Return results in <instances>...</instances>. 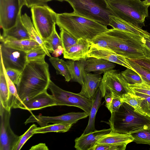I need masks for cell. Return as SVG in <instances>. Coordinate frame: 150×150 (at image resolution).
Masks as SVG:
<instances>
[{
  "mask_svg": "<svg viewBox=\"0 0 150 150\" xmlns=\"http://www.w3.org/2000/svg\"><path fill=\"white\" fill-rule=\"evenodd\" d=\"M142 38L137 35L113 28L97 35L91 41L92 45L136 60L146 58Z\"/></svg>",
  "mask_w": 150,
  "mask_h": 150,
  "instance_id": "obj_1",
  "label": "cell"
},
{
  "mask_svg": "<svg viewBox=\"0 0 150 150\" xmlns=\"http://www.w3.org/2000/svg\"><path fill=\"white\" fill-rule=\"evenodd\" d=\"M50 80L49 65L45 60L27 61L17 85L18 98L13 108L47 90Z\"/></svg>",
  "mask_w": 150,
  "mask_h": 150,
  "instance_id": "obj_2",
  "label": "cell"
},
{
  "mask_svg": "<svg viewBox=\"0 0 150 150\" xmlns=\"http://www.w3.org/2000/svg\"><path fill=\"white\" fill-rule=\"evenodd\" d=\"M56 24L78 40L83 38L91 41L108 30L107 26L73 12L57 13Z\"/></svg>",
  "mask_w": 150,
  "mask_h": 150,
  "instance_id": "obj_3",
  "label": "cell"
},
{
  "mask_svg": "<svg viewBox=\"0 0 150 150\" xmlns=\"http://www.w3.org/2000/svg\"><path fill=\"white\" fill-rule=\"evenodd\" d=\"M111 130L122 134H130L150 127V117L136 111L123 102L118 110L111 113L109 120Z\"/></svg>",
  "mask_w": 150,
  "mask_h": 150,
  "instance_id": "obj_4",
  "label": "cell"
},
{
  "mask_svg": "<svg viewBox=\"0 0 150 150\" xmlns=\"http://www.w3.org/2000/svg\"><path fill=\"white\" fill-rule=\"evenodd\" d=\"M68 2L78 15L107 26L110 16H115L106 0H63Z\"/></svg>",
  "mask_w": 150,
  "mask_h": 150,
  "instance_id": "obj_5",
  "label": "cell"
},
{
  "mask_svg": "<svg viewBox=\"0 0 150 150\" xmlns=\"http://www.w3.org/2000/svg\"><path fill=\"white\" fill-rule=\"evenodd\" d=\"M116 16L142 28L148 16V7L140 0H109L107 1Z\"/></svg>",
  "mask_w": 150,
  "mask_h": 150,
  "instance_id": "obj_6",
  "label": "cell"
},
{
  "mask_svg": "<svg viewBox=\"0 0 150 150\" xmlns=\"http://www.w3.org/2000/svg\"><path fill=\"white\" fill-rule=\"evenodd\" d=\"M31 11L33 26L44 42L53 33L57 13L47 5L33 6Z\"/></svg>",
  "mask_w": 150,
  "mask_h": 150,
  "instance_id": "obj_7",
  "label": "cell"
},
{
  "mask_svg": "<svg viewBox=\"0 0 150 150\" xmlns=\"http://www.w3.org/2000/svg\"><path fill=\"white\" fill-rule=\"evenodd\" d=\"M48 88L50 90L57 102V105L77 107L89 115L92 105V99L86 98L79 93H74L63 90L51 80Z\"/></svg>",
  "mask_w": 150,
  "mask_h": 150,
  "instance_id": "obj_8",
  "label": "cell"
},
{
  "mask_svg": "<svg viewBox=\"0 0 150 150\" xmlns=\"http://www.w3.org/2000/svg\"><path fill=\"white\" fill-rule=\"evenodd\" d=\"M99 88L103 97L107 93L121 98L124 95L133 92L121 72L114 69L103 74Z\"/></svg>",
  "mask_w": 150,
  "mask_h": 150,
  "instance_id": "obj_9",
  "label": "cell"
},
{
  "mask_svg": "<svg viewBox=\"0 0 150 150\" xmlns=\"http://www.w3.org/2000/svg\"><path fill=\"white\" fill-rule=\"evenodd\" d=\"M11 110L5 109L0 104V150H13L19 137L11 127Z\"/></svg>",
  "mask_w": 150,
  "mask_h": 150,
  "instance_id": "obj_10",
  "label": "cell"
},
{
  "mask_svg": "<svg viewBox=\"0 0 150 150\" xmlns=\"http://www.w3.org/2000/svg\"><path fill=\"white\" fill-rule=\"evenodd\" d=\"M0 54L5 69L12 68L22 72L27 62L26 52L5 46L1 43Z\"/></svg>",
  "mask_w": 150,
  "mask_h": 150,
  "instance_id": "obj_11",
  "label": "cell"
},
{
  "mask_svg": "<svg viewBox=\"0 0 150 150\" xmlns=\"http://www.w3.org/2000/svg\"><path fill=\"white\" fill-rule=\"evenodd\" d=\"M21 10L19 0H0V25L3 31L15 25Z\"/></svg>",
  "mask_w": 150,
  "mask_h": 150,
  "instance_id": "obj_12",
  "label": "cell"
},
{
  "mask_svg": "<svg viewBox=\"0 0 150 150\" xmlns=\"http://www.w3.org/2000/svg\"><path fill=\"white\" fill-rule=\"evenodd\" d=\"M55 105H57V102L53 96L49 94L46 90L22 102L18 105L16 108L31 111Z\"/></svg>",
  "mask_w": 150,
  "mask_h": 150,
  "instance_id": "obj_13",
  "label": "cell"
},
{
  "mask_svg": "<svg viewBox=\"0 0 150 150\" xmlns=\"http://www.w3.org/2000/svg\"><path fill=\"white\" fill-rule=\"evenodd\" d=\"M89 115L85 112H71L54 117L35 115L34 120L35 122L38 123L41 127H42L50 123H66L73 124L79 120L86 118Z\"/></svg>",
  "mask_w": 150,
  "mask_h": 150,
  "instance_id": "obj_14",
  "label": "cell"
},
{
  "mask_svg": "<svg viewBox=\"0 0 150 150\" xmlns=\"http://www.w3.org/2000/svg\"><path fill=\"white\" fill-rule=\"evenodd\" d=\"M87 57L103 59L134 70L128 63L126 58L111 50L92 44Z\"/></svg>",
  "mask_w": 150,
  "mask_h": 150,
  "instance_id": "obj_15",
  "label": "cell"
},
{
  "mask_svg": "<svg viewBox=\"0 0 150 150\" xmlns=\"http://www.w3.org/2000/svg\"><path fill=\"white\" fill-rule=\"evenodd\" d=\"M108 129L95 131L85 134H82L75 140L74 147L77 150H91L103 136L111 131Z\"/></svg>",
  "mask_w": 150,
  "mask_h": 150,
  "instance_id": "obj_16",
  "label": "cell"
},
{
  "mask_svg": "<svg viewBox=\"0 0 150 150\" xmlns=\"http://www.w3.org/2000/svg\"><path fill=\"white\" fill-rule=\"evenodd\" d=\"M91 45L90 40L80 38L76 44L64 51V57L75 61L87 59V54Z\"/></svg>",
  "mask_w": 150,
  "mask_h": 150,
  "instance_id": "obj_17",
  "label": "cell"
},
{
  "mask_svg": "<svg viewBox=\"0 0 150 150\" xmlns=\"http://www.w3.org/2000/svg\"><path fill=\"white\" fill-rule=\"evenodd\" d=\"M102 77L100 74L86 72L85 79L79 93L86 98L92 99L99 87Z\"/></svg>",
  "mask_w": 150,
  "mask_h": 150,
  "instance_id": "obj_18",
  "label": "cell"
},
{
  "mask_svg": "<svg viewBox=\"0 0 150 150\" xmlns=\"http://www.w3.org/2000/svg\"><path fill=\"white\" fill-rule=\"evenodd\" d=\"M109 25L113 28L132 33L142 37L147 38L150 33L133 24L127 22L115 16H110Z\"/></svg>",
  "mask_w": 150,
  "mask_h": 150,
  "instance_id": "obj_19",
  "label": "cell"
},
{
  "mask_svg": "<svg viewBox=\"0 0 150 150\" xmlns=\"http://www.w3.org/2000/svg\"><path fill=\"white\" fill-rule=\"evenodd\" d=\"M87 59L76 61L69 59L66 61L71 75V81L81 86L85 79Z\"/></svg>",
  "mask_w": 150,
  "mask_h": 150,
  "instance_id": "obj_20",
  "label": "cell"
},
{
  "mask_svg": "<svg viewBox=\"0 0 150 150\" xmlns=\"http://www.w3.org/2000/svg\"><path fill=\"white\" fill-rule=\"evenodd\" d=\"M133 139L129 134L120 133L111 130L109 133L101 137L96 144L116 146L128 144L133 142Z\"/></svg>",
  "mask_w": 150,
  "mask_h": 150,
  "instance_id": "obj_21",
  "label": "cell"
},
{
  "mask_svg": "<svg viewBox=\"0 0 150 150\" xmlns=\"http://www.w3.org/2000/svg\"><path fill=\"white\" fill-rule=\"evenodd\" d=\"M115 64L102 59L88 57L86 59L85 71L100 74H104L108 71L113 69L116 66Z\"/></svg>",
  "mask_w": 150,
  "mask_h": 150,
  "instance_id": "obj_22",
  "label": "cell"
},
{
  "mask_svg": "<svg viewBox=\"0 0 150 150\" xmlns=\"http://www.w3.org/2000/svg\"><path fill=\"white\" fill-rule=\"evenodd\" d=\"M0 41L6 47L26 52L40 46L37 42L31 39L18 40L0 36Z\"/></svg>",
  "mask_w": 150,
  "mask_h": 150,
  "instance_id": "obj_23",
  "label": "cell"
},
{
  "mask_svg": "<svg viewBox=\"0 0 150 150\" xmlns=\"http://www.w3.org/2000/svg\"><path fill=\"white\" fill-rule=\"evenodd\" d=\"M21 11L20 10L17 18L16 24L13 27L7 30L3 31L1 36L3 38H8L18 40L31 39L26 28L23 24L21 19Z\"/></svg>",
  "mask_w": 150,
  "mask_h": 150,
  "instance_id": "obj_24",
  "label": "cell"
},
{
  "mask_svg": "<svg viewBox=\"0 0 150 150\" xmlns=\"http://www.w3.org/2000/svg\"><path fill=\"white\" fill-rule=\"evenodd\" d=\"M103 96L99 88L92 99L93 104L90 114L88 125L82 134H85L96 130L95 120L98 110L100 106Z\"/></svg>",
  "mask_w": 150,
  "mask_h": 150,
  "instance_id": "obj_25",
  "label": "cell"
},
{
  "mask_svg": "<svg viewBox=\"0 0 150 150\" xmlns=\"http://www.w3.org/2000/svg\"><path fill=\"white\" fill-rule=\"evenodd\" d=\"M9 91L2 58L0 61V104L6 109L10 111L9 106Z\"/></svg>",
  "mask_w": 150,
  "mask_h": 150,
  "instance_id": "obj_26",
  "label": "cell"
},
{
  "mask_svg": "<svg viewBox=\"0 0 150 150\" xmlns=\"http://www.w3.org/2000/svg\"><path fill=\"white\" fill-rule=\"evenodd\" d=\"M21 19L31 39L38 42L45 52L47 55L49 57H51L45 46L43 40L40 36L35 29L30 17L25 13L21 15Z\"/></svg>",
  "mask_w": 150,
  "mask_h": 150,
  "instance_id": "obj_27",
  "label": "cell"
},
{
  "mask_svg": "<svg viewBox=\"0 0 150 150\" xmlns=\"http://www.w3.org/2000/svg\"><path fill=\"white\" fill-rule=\"evenodd\" d=\"M73 124L66 123H53L40 127L34 130L35 134L48 132H64L68 131Z\"/></svg>",
  "mask_w": 150,
  "mask_h": 150,
  "instance_id": "obj_28",
  "label": "cell"
},
{
  "mask_svg": "<svg viewBox=\"0 0 150 150\" xmlns=\"http://www.w3.org/2000/svg\"><path fill=\"white\" fill-rule=\"evenodd\" d=\"M49 60L56 70L57 74H60L69 82L71 80V75L66 62L58 57H50Z\"/></svg>",
  "mask_w": 150,
  "mask_h": 150,
  "instance_id": "obj_29",
  "label": "cell"
},
{
  "mask_svg": "<svg viewBox=\"0 0 150 150\" xmlns=\"http://www.w3.org/2000/svg\"><path fill=\"white\" fill-rule=\"evenodd\" d=\"M121 99L123 102H125L133 107L137 112L146 115L140 106L141 99L140 97L135 95L132 92L124 95Z\"/></svg>",
  "mask_w": 150,
  "mask_h": 150,
  "instance_id": "obj_30",
  "label": "cell"
},
{
  "mask_svg": "<svg viewBox=\"0 0 150 150\" xmlns=\"http://www.w3.org/2000/svg\"><path fill=\"white\" fill-rule=\"evenodd\" d=\"M127 60L133 70L141 76L143 83L150 86V71L136 63L133 60L126 58Z\"/></svg>",
  "mask_w": 150,
  "mask_h": 150,
  "instance_id": "obj_31",
  "label": "cell"
},
{
  "mask_svg": "<svg viewBox=\"0 0 150 150\" xmlns=\"http://www.w3.org/2000/svg\"><path fill=\"white\" fill-rule=\"evenodd\" d=\"M45 46L49 53H52L59 46H62V43L60 36L58 34L54 27L53 31L51 36L44 41Z\"/></svg>",
  "mask_w": 150,
  "mask_h": 150,
  "instance_id": "obj_32",
  "label": "cell"
},
{
  "mask_svg": "<svg viewBox=\"0 0 150 150\" xmlns=\"http://www.w3.org/2000/svg\"><path fill=\"white\" fill-rule=\"evenodd\" d=\"M129 134L133 138V141L136 143L150 145V127Z\"/></svg>",
  "mask_w": 150,
  "mask_h": 150,
  "instance_id": "obj_33",
  "label": "cell"
},
{
  "mask_svg": "<svg viewBox=\"0 0 150 150\" xmlns=\"http://www.w3.org/2000/svg\"><path fill=\"white\" fill-rule=\"evenodd\" d=\"M3 66L9 91V106L11 110L13 108L16 101L18 98L17 91L15 84L11 81L7 75L4 65Z\"/></svg>",
  "mask_w": 150,
  "mask_h": 150,
  "instance_id": "obj_34",
  "label": "cell"
},
{
  "mask_svg": "<svg viewBox=\"0 0 150 150\" xmlns=\"http://www.w3.org/2000/svg\"><path fill=\"white\" fill-rule=\"evenodd\" d=\"M123 77L129 84H140L143 81L140 76L135 71L129 68L121 72Z\"/></svg>",
  "mask_w": 150,
  "mask_h": 150,
  "instance_id": "obj_35",
  "label": "cell"
},
{
  "mask_svg": "<svg viewBox=\"0 0 150 150\" xmlns=\"http://www.w3.org/2000/svg\"><path fill=\"white\" fill-rule=\"evenodd\" d=\"M60 36L64 51L76 44L78 40L64 29L60 28Z\"/></svg>",
  "mask_w": 150,
  "mask_h": 150,
  "instance_id": "obj_36",
  "label": "cell"
},
{
  "mask_svg": "<svg viewBox=\"0 0 150 150\" xmlns=\"http://www.w3.org/2000/svg\"><path fill=\"white\" fill-rule=\"evenodd\" d=\"M26 54L27 61L45 60V57L47 55L40 46L26 52Z\"/></svg>",
  "mask_w": 150,
  "mask_h": 150,
  "instance_id": "obj_37",
  "label": "cell"
},
{
  "mask_svg": "<svg viewBox=\"0 0 150 150\" xmlns=\"http://www.w3.org/2000/svg\"><path fill=\"white\" fill-rule=\"evenodd\" d=\"M37 127L35 124L32 125L23 135L19 136V139L14 146L13 150H19L27 141L34 134V130Z\"/></svg>",
  "mask_w": 150,
  "mask_h": 150,
  "instance_id": "obj_38",
  "label": "cell"
},
{
  "mask_svg": "<svg viewBox=\"0 0 150 150\" xmlns=\"http://www.w3.org/2000/svg\"><path fill=\"white\" fill-rule=\"evenodd\" d=\"M135 95L141 98L140 106L145 114L150 117V96L140 93L133 91Z\"/></svg>",
  "mask_w": 150,
  "mask_h": 150,
  "instance_id": "obj_39",
  "label": "cell"
},
{
  "mask_svg": "<svg viewBox=\"0 0 150 150\" xmlns=\"http://www.w3.org/2000/svg\"><path fill=\"white\" fill-rule=\"evenodd\" d=\"M128 86L132 91L137 92L150 96V86L143 83L140 84H129Z\"/></svg>",
  "mask_w": 150,
  "mask_h": 150,
  "instance_id": "obj_40",
  "label": "cell"
},
{
  "mask_svg": "<svg viewBox=\"0 0 150 150\" xmlns=\"http://www.w3.org/2000/svg\"><path fill=\"white\" fill-rule=\"evenodd\" d=\"M127 144L116 146L96 144L91 150H125Z\"/></svg>",
  "mask_w": 150,
  "mask_h": 150,
  "instance_id": "obj_41",
  "label": "cell"
},
{
  "mask_svg": "<svg viewBox=\"0 0 150 150\" xmlns=\"http://www.w3.org/2000/svg\"><path fill=\"white\" fill-rule=\"evenodd\" d=\"M6 73L11 81L17 86L19 81L21 72L12 68L5 69Z\"/></svg>",
  "mask_w": 150,
  "mask_h": 150,
  "instance_id": "obj_42",
  "label": "cell"
},
{
  "mask_svg": "<svg viewBox=\"0 0 150 150\" xmlns=\"http://www.w3.org/2000/svg\"><path fill=\"white\" fill-rule=\"evenodd\" d=\"M56 0L62 2L63 0H25L26 6L28 8H31L36 5H47V3L50 1Z\"/></svg>",
  "mask_w": 150,
  "mask_h": 150,
  "instance_id": "obj_43",
  "label": "cell"
},
{
  "mask_svg": "<svg viewBox=\"0 0 150 150\" xmlns=\"http://www.w3.org/2000/svg\"><path fill=\"white\" fill-rule=\"evenodd\" d=\"M113 97L110 112L111 113L117 111L123 102L121 98L114 96Z\"/></svg>",
  "mask_w": 150,
  "mask_h": 150,
  "instance_id": "obj_44",
  "label": "cell"
},
{
  "mask_svg": "<svg viewBox=\"0 0 150 150\" xmlns=\"http://www.w3.org/2000/svg\"><path fill=\"white\" fill-rule=\"evenodd\" d=\"M142 40L146 58L150 60V36L143 37Z\"/></svg>",
  "mask_w": 150,
  "mask_h": 150,
  "instance_id": "obj_45",
  "label": "cell"
},
{
  "mask_svg": "<svg viewBox=\"0 0 150 150\" xmlns=\"http://www.w3.org/2000/svg\"><path fill=\"white\" fill-rule=\"evenodd\" d=\"M136 63L145 68L150 71V60L147 59H142L133 60Z\"/></svg>",
  "mask_w": 150,
  "mask_h": 150,
  "instance_id": "obj_46",
  "label": "cell"
},
{
  "mask_svg": "<svg viewBox=\"0 0 150 150\" xmlns=\"http://www.w3.org/2000/svg\"><path fill=\"white\" fill-rule=\"evenodd\" d=\"M104 97L105 99V106L110 112L113 96L110 93H107L105 94Z\"/></svg>",
  "mask_w": 150,
  "mask_h": 150,
  "instance_id": "obj_47",
  "label": "cell"
},
{
  "mask_svg": "<svg viewBox=\"0 0 150 150\" xmlns=\"http://www.w3.org/2000/svg\"><path fill=\"white\" fill-rule=\"evenodd\" d=\"M30 150H48L47 146L45 143H40L33 146Z\"/></svg>",
  "mask_w": 150,
  "mask_h": 150,
  "instance_id": "obj_48",
  "label": "cell"
},
{
  "mask_svg": "<svg viewBox=\"0 0 150 150\" xmlns=\"http://www.w3.org/2000/svg\"><path fill=\"white\" fill-rule=\"evenodd\" d=\"M64 49L62 46H59L52 53V55L55 57H58L63 54Z\"/></svg>",
  "mask_w": 150,
  "mask_h": 150,
  "instance_id": "obj_49",
  "label": "cell"
},
{
  "mask_svg": "<svg viewBox=\"0 0 150 150\" xmlns=\"http://www.w3.org/2000/svg\"><path fill=\"white\" fill-rule=\"evenodd\" d=\"M20 8L21 9L22 7L26 6L25 0H19Z\"/></svg>",
  "mask_w": 150,
  "mask_h": 150,
  "instance_id": "obj_50",
  "label": "cell"
},
{
  "mask_svg": "<svg viewBox=\"0 0 150 150\" xmlns=\"http://www.w3.org/2000/svg\"><path fill=\"white\" fill-rule=\"evenodd\" d=\"M142 1L143 3L146 6L148 7L150 6V0H144Z\"/></svg>",
  "mask_w": 150,
  "mask_h": 150,
  "instance_id": "obj_51",
  "label": "cell"
},
{
  "mask_svg": "<svg viewBox=\"0 0 150 150\" xmlns=\"http://www.w3.org/2000/svg\"><path fill=\"white\" fill-rule=\"evenodd\" d=\"M106 0V1H108V0Z\"/></svg>",
  "mask_w": 150,
  "mask_h": 150,
  "instance_id": "obj_52",
  "label": "cell"
}]
</instances>
